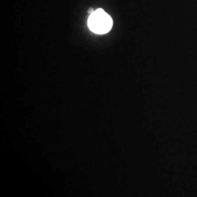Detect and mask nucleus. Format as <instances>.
I'll list each match as a JSON object with an SVG mask.
<instances>
[{
  "label": "nucleus",
  "mask_w": 197,
  "mask_h": 197,
  "mask_svg": "<svg viewBox=\"0 0 197 197\" xmlns=\"http://www.w3.org/2000/svg\"><path fill=\"white\" fill-rule=\"evenodd\" d=\"M112 19L107 13L101 8L95 10L90 15L88 19V26L90 29L95 34H106L111 29Z\"/></svg>",
  "instance_id": "obj_1"
},
{
  "label": "nucleus",
  "mask_w": 197,
  "mask_h": 197,
  "mask_svg": "<svg viewBox=\"0 0 197 197\" xmlns=\"http://www.w3.org/2000/svg\"><path fill=\"white\" fill-rule=\"evenodd\" d=\"M88 12H89V14H92V13L94 12V10L92 8H90V9H89V11H88Z\"/></svg>",
  "instance_id": "obj_2"
}]
</instances>
